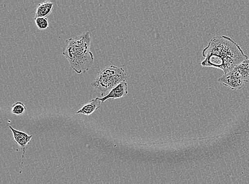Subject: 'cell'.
Returning <instances> with one entry per match:
<instances>
[{"instance_id": "cell-1", "label": "cell", "mask_w": 249, "mask_h": 184, "mask_svg": "<svg viewBox=\"0 0 249 184\" xmlns=\"http://www.w3.org/2000/svg\"><path fill=\"white\" fill-rule=\"evenodd\" d=\"M205 59L201 63L204 67L220 69L227 74L248 59L240 46L227 36L213 37L202 50Z\"/></svg>"}, {"instance_id": "cell-2", "label": "cell", "mask_w": 249, "mask_h": 184, "mask_svg": "<svg viewBox=\"0 0 249 184\" xmlns=\"http://www.w3.org/2000/svg\"><path fill=\"white\" fill-rule=\"evenodd\" d=\"M91 38L89 32L68 39L63 54L77 74L88 71L93 66L94 57L90 50Z\"/></svg>"}, {"instance_id": "cell-3", "label": "cell", "mask_w": 249, "mask_h": 184, "mask_svg": "<svg viewBox=\"0 0 249 184\" xmlns=\"http://www.w3.org/2000/svg\"><path fill=\"white\" fill-rule=\"evenodd\" d=\"M126 79L124 68L111 66L103 68L91 85L103 97Z\"/></svg>"}, {"instance_id": "cell-4", "label": "cell", "mask_w": 249, "mask_h": 184, "mask_svg": "<svg viewBox=\"0 0 249 184\" xmlns=\"http://www.w3.org/2000/svg\"><path fill=\"white\" fill-rule=\"evenodd\" d=\"M218 82L232 90H240L244 87L245 82L236 67L218 79Z\"/></svg>"}, {"instance_id": "cell-5", "label": "cell", "mask_w": 249, "mask_h": 184, "mask_svg": "<svg viewBox=\"0 0 249 184\" xmlns=\"http://www.w3.org/2000/svg\"><path fill=\"white\" fill-rule=\"evenodd\" d=\"M128 94V84L125 81L121 83L116 86L108 94L101 99H98L102 103L109 99H119L126 96Z\"/></svg>"}, {"instance_id": "cell-6", "label": "cell", "mask_w": 249, "mask_h": 184, "mask_svg": "<svg viewBox=\"0 0 249 184\" xmlns=\"http://www.w3.org/2000/svg\"><path fill=\"white\" fill-rule=\"evenodd\" d=\"M9 128L13 132L14 139L16 143L20 146L23 151L22 157L24 158L26 149L32 139L33 135H29L24 132L14 129L11 126H9Z\"/></svg>"}, {"instance_id": "cell-7", "label": "cell", "mask_w": 249, "mask_h": 184, "mask_svg": "<svg viewBox=\"0 0 249 184\" xmlns=\"http://www.w3.org/2000/svg\"><path fill=\"white\" fill-rule=\"evenodd\" d=\"M101 101L96 97L92 100L86 105L81 108L77 112V114H83L86 116H89L92 113L99 109L101 107Z\"/></svg>"}, {"instance_id": "cell-8", "label": "cell", "mask_w": 249, "mask_h": 184, "mask_svg": "<svg viewBox=\"0 0 249 184\" xmlns=\"http://www.w3.org/2000/svg\"><path fill=\"white\" fill-rule=\"evenodd\" d=\"M54 7V3L51 2H44L39 4L36 8V17L35 18L38 17H47L49 16Z\"/></svg>"}, {"instance_id": "cell-9", "label": "cell", "mask_w": 249, "mask_h": 184, "mask_svg": "<svg viewBox=\"0 0 249 184\" xmlns=\"http://www.w3.org/2000/svg\"><path fill=\"white\" fill-rule=\"evenodd\" d=\"M245 83H249V59L236 67Z\"/></svg>"}, {"instance_id": "cell-10", "label": "cell", "mask_w": 249, "mask_h": 184, "mask_svg": "<svg viewBox=\"0 0 249 184\" xmlns=\"http://www.w3.org/2000/svg\"><path fill=\"white\" fill-rule=\"evenodd\" d=\"M26 111V107L24 103L18 101L13 105L11 113L16 116H22Z\"/></svg>"}, {"instance_id": "cell-11", "label": "cell", "mask_w": 249, "mask_h": 184, "mask_svg": "<svg viewBox=\"0 0 249 184\" xmlns=\"http://www.w3.org/2000/svg\"><path fill=\"white\" fill-rule=\"evenodd\" d=\"M34 20L38 30L45 31L49 29V21L46 17H38V18H34Z\"/></svg>"}]
</instances>
